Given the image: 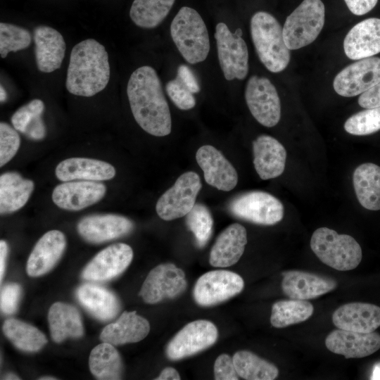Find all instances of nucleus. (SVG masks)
<instances>
[{
	"label": "nucleus",
	"instance_id": "1",
	"mask_svg": "<svg viewBox=\"0 0 380 380\" xmlns=\"http://www.w3.org/2000/svg\"><path fill=\"white\" fill-rule=\"evenodd\" d=\"M127 94L133 117L145 132L156 137L171 132L170 108L153 68L143 65L136 69L128 80Z\"/></svg>",
	"mask_w": 380,
	"mask_h": 380
},
{
	"label": "nucleus",
	"instance_id": "2",
	"mask_svg": "<svg viewBox=\"0 0 380 380\" xmlns=\"http://www.w3.org/2000/svg\"><path fill=\"white\" fill-rule=\"evenodd\" d=\"M110 75L108 54L94 39H87L72 48L65 87L74 95L91 97L103 90Z\"/></svg>",
	"mask_w": 380,
	"mask_h": 380
},
{
	"label": "nucleus",
	"instance_id": "3",
	"mask_svg": "<svg viewBox=\"0 0 380 380\" xmlns=\"http://www.w3.org/2000/svg\"><path fill=\"white\" fill-rule=\"evenodd\" d=\"M251 39L257 55L272 72L283 71L290 61V49L283 37V27L278 20L265 11L256 12L251 19Z\"/></svg>",
	"mask_w": 380,
	"mask_h": 380
},
{
	"label": "nucleus",
	"instance_id": "4",
	"mask_svg": "<svg viewBox=\"0 0 380 380\" xmlns=\"http://www.w3.org/2000/svg\"><path fill=\"white\" fill-rule=\"evenodd\" d=\"M170 35L177 50L190 64L204 61L210 52V43L206 25L194 8L182 7L170 25Z\"/></svg>",
	"mask_w": 380,
	"mask_h": 380
},
{
	"label": "nucleus",
	"instance_id": "5",
	"mask_svg": "<svg viewBox=\"0 0 380 380\" xmlns=\"http://www.w3.org/2000/svg\"><path fill=\"white\" fill-rule=\"evenodd\" d=\"M310 247L324 264L339 271L356 268L362 258L361 247L353 237L339 234L327 227L318 228L313 232Z\"/></svg>",
	"mask_w": 380,
	"mask_h": 380
},
{
	"label": "nucleus",
	"instance_id": "6",
	"mask_svg": "<svg viewBox=\"0 0 380 380\" xmlns=\"http://www.w3.org/2000/svg\"><path fill=\"white\" fill-rule=\"evenodd\" d=\"M325 20V8L321 0H303L286 18L283 37L290 50L313 42L322 31Z\"/></svg>",
	"mask_w": 380,
	"mask_h": 380
},
{
	"label": "nucleus",
	"instance_id": "7",
	"mask_svg": "<svg viewBox=\"0 0 380 380\" xmlns=\"http://www.w3.org/2000/svg\"><path fill=\"white\" fill-rule=\"evenodd\" d=\"M241 30L232 33L224 23L215 26L217 58L220 68L227 81L242 80L248 72V51L241 37Z\"/></svg>",
	"mask_w": 380,
	"mask_h": 380
},
{
	"label": "nucleus",
	"instance_id": "8",
	"mask_svg": "<svg viewBox=\"0 0 380 380\" xmlns=\"http://www.w3.org/2000/svg\"><path fill=\"white\" fill-rule=\"evenodd\" d=\"M229 210L235 217L260 225H273L284 217V208L281 201L272 194L253 191L234 198Z\"/></svg>",
	"mask_w": 380,
	"mask_h": 380
},
{
	"label": "nucleus",
	"instance_id": "9",
	"mask_svg": "<svg viewBox=\"0 0 380 380\" xmlns=\"http://www.w3.org/2000/svg\"><path fill=\"white\" fill-rule=\"evenodd\" d=\"M201 187L197 173L192 171L183 173L158 200L156 205L158 215L166 221L186 215L195 205Z\"/></svg>",
	"mask_w": 380,
	"mask_h": 380
},
{
	"label": "nucleus",
	"instance_id": "10",
	"mask_svg": "<svg viewBox=\"0 0 380 380\" xmlns=\"http://www.w3.org/2000/svg\"><path fill=\"white\" fill-rule=\"evenodd\" d=\"M245 100L254 118L262 125L272 127L281 118V103L274 85L265 77L251 76L245 87Z\"/></svg>",
	"mask_w": 380,
	"mask_h": 380
},
{
	"label": "nucleus",
	"instance_id": "11",
	"mask_svg": "<svg viewBox=\"0 0 380 380\" xmlns=\"http://www.w3.org/2000/svg\"><path fill=\"white\" fill-rule=\"evenodd\" d=\"M217 337V329L213 322L204 319L193 321L185 325L168 343L166 356L171 360L191 356L213 346Z\"/></svg>",
	"mask_w": 380,
	"mask_h": 380
},
{
	"label": "nucleus",
	"instance_id": "12",
	"mask_svg": "<svg viewBox=\"0 0 380 380\" xmlns=\"http://www.w3.org/2000/svg\"><path fill=\"white\" fill-rule=\"evenodd\" d=\"M243 286V279L238 274L229 270H213L198 278L193 295L198 305L211 306L239 294Z\"/></svg>",
	"mask_w": 380,
	"mask_h": 380
},
{
	"label": "nucleus",
	"instance_id": "13",
	"mask_svg": "<svg viewBox=\"0 0 380 380\" xmlns=\"http://www.w3.org/2000/svg\"><path fill=\"white\" fill-rule=\"evenodd\" d=\"M186 288L184 271L172 263L160 264L154 267L144 280L139 295L150 304L164 299L175 298Z\"/></svg>",
	"mask_w": 380,
	"mask_h": 380
},
{
	"label": "nucleus",
	"instance_id": "14",
	"mask_svg": "<svg viewBox=\"0 0 380 380\" xmlns=\"http://www.w3.org/2000/svg\"><path fill=\"white\" fill-rule=\"evenodd\" d=\"M380 82V58L369 57L346 66L335 77V91L345 97L362 94Z\"/></svg>",
	"mask_w": 380,
	"mask_h": 380
},
{
	"label": "nucleus",
	"instance_id": "15",
	"mask_svg": "<svg viewBox=\"0 0 380 380\" xmlns=\"http://www.w3.org/2000/svg\"><path fill=\"white\" fill-rule=\"evenodd\" d=\"M133 258L132 248L123 243L110 245L97 253L82 271L83 279L103 281L116 277L129 266Z\"/></svg>",
	"mask_w": 380,
	"mask_h": 380
},
{
	"label": "nucleus",
	"instance_id": "16",
	"mask_svg": "<svg viewBox=\"0 0 380 380\" xmlns=\"http://www.w3.org/2000/svg\"><path fill=\"white\" fill-rule=\"evenodd\" d=\"M106 192V186L94 181H69L56 186L52 193L53 202L60 208L77 211L101 201Z\"/></svg>",
	"mask_w": 380,
	"mask_h": 380
},
{
	"label": "nucleus",
	"instance_id": "17",
	"mask_svg": "<svg viewBox=\"0 0 380 380\" xmlns=\"http://www.w3.org/2000/svg\"><path fill=\"white\" fill-rule=\"evenodd\" d=\"M196 159L203 172L205 181L220 191H229L237 184L238 175L234 167L214 146L203 145L196 153Z\"/></svg>",
	"mask_w": 380,
	"mask_h": 380
},
{
	"label": "nucleus",
	"instance_id": "18",
	"mask_svg": "<svg viewBox=\"0 0 380 380\" xmlns=\"http://www.w3.org/2000/svg\"><path fill=\"white\" fill-rule=\"evenodd\" d=\"M133 222L126 217L115 214L91 215L77 224L80 235L87 241L100 243L129 234Z\"/></svg>",
	"mask_w": 380,
	"mask_h": 380
},
{
	"label": "nucleus",
	"instance_id": "19",
	"mask_svg": "<svg viewBox=\"0 0 380 380\" xmlns=\"http://www.w3.org/2000/svg\"><path fill=\"white\" fill-rule=\"evenodd\" d=\"M325 345L331 352L346 358H362L380 348V334L372 331L361 333L337 329L325 338Z\"/></svg>",
	"mask_w": 380,
	"mask_h": 380
},
{
	"label": "nucleus",
	"instance_id": "20",
	"mask_svg": "<svg viewBox=\"0 0 380 380\" xmlns=\"http://www.w3.org/2000/svg\"><path fill=\"white\" fill-rule=\"evenodd\" d=\"M282 275L281 289L291 299L315 298L337 286L334 279L311 272L292 270L284 272Z\"/></svg>",
	"mask_w": 380,
	"mask_h": 380
},
{
	"label": "nucleus",
	"instance_id": "21",
	"mask_svg": "<svg viewBox=\"0 0 380 380\" xmlns=\"http://www.w3.org/2000/svg\"><path fill=\"white\" fill-rule=\"evenodd\" d=\"M254 167L263 179L280 176L284 171L286 151L275 138L266 134L258 136L253 141Z\"/></svg>",
	"mask_w": 380,
	"mask_h": 380
},
{
	"label": "nucleus",
	"instance_id": "22",
	"mask_svg": "<svg viewBox=\"0 0 380 380\" xmlns=\"http://www.w3.org/2000/svg\"><path fill=\"white\" fill-rule=\"evenodd\" d=\"M346 55L352 60H360L380 52V19L371 18L356 24L343 41Z\"/></svg>",
	"mask_w": 380,
	"mask_h": 380
},
{
	"label": "nucleus",
	"instance_id": "23",
	"mask_svg": "<svg viewBox=\"0 0 380 380\" xmlns=\"http://www.w3.org/2000/svg\"><path fill=\"white\" fill-rule=\"evenodd\" d=\"M332 322L338 329L370 333L380 327V307L367 303H346L334 312Z\"/></svg>",
	"mask_w": 380,
	"mask_h": 380
},
{
	"label": "nucleus",
	"instance_id": "24",
	"mask_svg": "<svg viewBox=\"0 0 380 380\" xmlns=\"http://www.w3.org/2000/svg\"><path fill=\"white\" fill-rule=\"evenodd\" d=\"M34 53L38 70L49 73L61 68L65 53V42L56 30L39 25L34 30Z\"/></svg>",
	"mask_w": 380,
	"mask_h": 380
},
{
	"label": "nucleus",
	"instance_id": "25",
	"mask_svg": "<svg viewBox=\"0 0 380 380\" xmlns=\"http://www.w3.org/2000/svg\"><path fill=\"white\" fill-rule=\"evenodd\" d=\"M66 246L63 232L51 230L45 233L32 249L26 265L30 277H39L48 272L57 263Z\"/></svg>",
	"mask_w": 380,
	"mask_h": 380
},
{
	"label": "nucleus",
	"instance_id": "26",
	"mask_svg": "<svg viewBox=\"0 0 380 380\" xmlns=\"http://www.w3.org/2000/svg\"><path fill=\"white\" fill-rule=\"evenodd\" d=\"M56 177L62 182L108 180L115 175V169L110 163L88 158H70L58 164Z\"/></svg>",
	"mask_w": 380,
	"mask_h": 380
},
{
	"label": "nucleus",
	"instance_id": "27",
	"mask_svg": "<svg viewBox=\"0 0 380 380\" xmlns=\"http://www.w3.org/2000/svg\"><path fill=\"white\" fill-rule=\"evenodd\" d=\"M247 243L245 227L234 223L224 229L213 246L209 262L216 267H227L236 264L242 256Z\"/></svg>",
	"mask_w": 380,
	"mask_h": 380
},
{
	"label": "nucleus",
	"instance_id": "28",
	"mask_svg": "<svg viewBox=\"0 0 380 380\" xmlns=\"http://www.w3.org/2000/svg\"><path fill=\"white\" fill-rule=\"evenodd\" d=\"M150 324L135 311H125L113 323L104 327L100 339L112 345L136 343L144 339L149 333Z\"/></svg>",
	"mask_w": 380,
	"mask_h": 380
},
{
	"label": "nucleus",
	"instance_id": "29",
	"mask_svg": "<svg viewBox=\"0 0 380 380\" xmlns=\"http://www.w3.org/2000/svg\"><path fill=\"white\" fill-rule=\"evenodd\" d=\"M76 296L87 310L101 321L113 319L120 308L116 296L100 286L91 284H83L77 289Z\"/></svg>",
	"mask_w": 380,
	"mask_h": 380
},
{
	"label": "nucleus",
	"instance_id": "30",
	"mask_svg": "<svg viewBox=\"0 0 380 380\" xmlns=\"http://www.w3.org/2000/svg\"><path fill=\"white\" fill-rule=\"evenodd\" d=\"M48 321L53 341L61 343L68 337L80 338L83 325L78 310L72 305L56 302L49 310Z\"/></svg>",
	"mask_w": 380,
	"mask_h": 380
},
{
	"label": "nucleus",
	"instance_id": "31",
	"mask_svg": "<svg viewBox=\"0 0 380 380\" xmlns=\"http://www.w3.org/2000/svg\"><path fill=\"white\" fill-rule=\"evenodd\" d=\"M34 182L23 178L19 173L8 172L0 177V213L1 215L15 212L29 200Z\"/></svg>",
	"mask_w": 380,
	"mask_h": 380
},
{
	"label": "nucleus",
	"instance_id": "32",
	"mask_svg": "<svg viewBox=\"0 0 380 380\" xmlns=\"http://www.w3.org/2000/svg\"><path fill=\"white\" fill-rule=\"evenodd\" d=\"M355 192L362 207L380 210V166L366 163L359 165L353 175Z\"/></svg>",
	"mask_w": 380,
	"mask_h": 380
},
{
	"label": "nucleus",
	"instance_id": "33",
	"mask_svg": "<svg viewBox=\"0 0 380 380\" xmlns=\"http://www.w3.org/2000/svg\"><path fill=\"white\" fill-rule=\"evenodd\" d=\"M89 369L98 379H120L122 364L120 356L113 345L103 342L94 347L89 358Z\"/></svg>",
	"mask_w": 380,
	"mask_h": 380
},
{
	"label": "nucleus",
	"instance_id": "34",
	"mask_svg": "<svg viewBox=\"0 0 380 380\" xmlns=\"http://www.w3.org/2000/svg\"><path fill=\"white\" fill-rule=\"evenodd\" d=\"M2 329L11 343L23 351L37 352L47 343L46 336L37 328L16 319L6 320Z\"/></svg>",
	"mask_w": 380,
	"mask_h": 380
},
{
	"label": "nucleus",
	"instance_id": "35",
	"mask_svg": "<svg viewBox=\"0 0 380 380\" xmlns=\"http://www.w3.org/2000/svg\"><path fill=\"white\" fill-rule=\"evenodd\" d=\"M175 0H134L129 11L132 22L138 27L152 29L167 17Z\"/></svg>",
	"mask_w": 380,
	"mask_h": 380
},
{
	"label": "nucleus",
	"instance_id": "36",
	"mask_svg": "<svg viewBox=\"0 0 380 380\" xmlns=\"http://www.w3.org/2000/svg\"><path fill=\"white\" fill-rule=\"evenodd\" d=\"M313 312V305L305 300H282L273 304L270 322L276 328H284L307 320Z\"/></svg>",
	"mask_w": 380,
	"mask_h": 380
},
{
	"label": "nucleus",
	"instance_id": "37",
	"mask_svg": "<svg viewBox=\"0 0 380 380\" xmlns=\"http://www.w3.org/2000/svg\"><path fill=\"white\" fill-rule=\"evenodd\" d=\"M238 375L246 380H273L279 374L277 367L248 350H240L233 356Z\"/></svg>",
	"mask_w": 380,
	"mask_h": 380
},
{
	"label": "nucleus",
	"instance_id": "38",
	"mask_svg": "<svg viewBox=\"0 0 380 380\" xmlns=\"http://www.w3.org/2000/svg\"><path fill=\"white\" fill-rule=\"evenodd\" d=\"M186 216V225L193 233L197 246L204 247L213 232V220L210 210L205 205L196 203Z\"/></svg>",
	"mask_w": 380,
	"mask_h": 380
},
{
	"label": "nucleus",
	"instance_id": "39",
	"mask_svg": "<svg viewBox=\"0 0 380 380\" xmlns=\"http://www.w3.org/2000/svg\"><path fill=\"white\" fill-rule=\"evenodd\" d=\"M31 40L30 32L24 27L10 23H0L1 58H5L10 52L27 49Z\"/></svg>",
	"mask_w": 380,
	"mask_h": 380
},
{
	"label": "nucleus",
	"instance_id": "40",
	"mask_svg": "<svg viewBox=\"0 0 380 380\" xmlns=\"http://www.w3.org/2000/svg\"><path fill=\"white\" fill-rule=\"evenodd\" d=\"M345 130L353 135L363 136L380 130V107L366 108L347 119Z\"/></svg>",
	"mask_w": 380,
	"mask_h": 380
},
{
	"label": "nucleus",
	"instance_id": "41",
	"mask_svg": "<svg viewBox=\"0 0 380 380\" xmlns=\"http://www.w3.org/2000/svg\"><path fill=\"white\" fill-rule=\"evenodd\" d=\"M20 145V138L15 128L8 124L0 123V166L9 162L16 154Z\"/></svg>",
	"mask_w": 380,
	"mask_h": 380
},
{
	"label": "nucleus",
	"instance_id": "42",
	"mask_svg": "<svg viewBox=\"0 0 380 380\" xmlns=\"http://www.w3.org/2000/svg\"><path fill=\"white\" fill-rule=\"evenodd\" d=\"M44 110V103L42 100H32L13 113L11 118L13 127L24 134L27 125L36 118L42 116Z\"/></svg>",
	"mask_w": 380,
	"mask_h": 380
},
{
	"label": "nucleus",
	"instance_id": "43",
	"mask_svg": "<svg viewBox=\"0 0 380 380\" xmlns=\"http://www.w3.org/2000/svg\"><path fill=\"white\" fill-rule=\"evenodd\" d=\"M167 94L172 103L180 110H188L196 106V99L177 77L165 86Z\"/></svg>",
	"mask_w": 380,
	"mask_h": 380
},
{
	"label": "nucleus",
	"instance_id": "44",
	"mask_svg": "<svg viewBox=\"0 0 380 380\" xmlns=\"http://www.w3.org/2000/svg\"><path fill=\"white\" fill-rule=\"evenodd\" d=\"M21 295V287L15 283L4 286L0 294L1 310L6 315L13 314L18 308Z\"/></svg>",
	"mask_w": 380,
	"mask_h": 380
},
{
	"label": "nucleus",
	"instance_id": "45",
	"mask_svg": "<svg viewBox=\"0 0 380 380\" xmlns=\"http://www.w3.org/2000/svg\"><path fill=\"white\" fill-rule=\"evenodd\" d=\"M214 375L216 380H237L239 375L233 358L227 354L217 357L214 364Z\"/></svg>",
	"mask_w": 380,
	"mask_h": 380
},
{
	"label": "nucleus",
	"instance_id": "46",
	"mask_svg": "<svg viewBox=\"0 0 380 380\" xmlns=\"http://www.w3.org/2000/svg\"><path fill=\"white\" fill-rule=\"evenodd\" d=\"M177 77L182 83L194 94L200 91L198 81L192 70L186 65L182 64L177 68Z\"/></svg>",
	"mask_w": 380,
	"mask_h": 380
},
{
	"label": "nucleus",
	"instance_id": "47",
	"mask_svg": "<svg viewBox=\"0 0 380 380\" xmlns=\"http://www.w3.org/2000/svg\"><path fill=\"white\" fill-rule=\"evenodd\" d=\"M358 103L364 108L380 107V82L361 94Z\"/></svg>",
	"mask_w": 380,
	"mask_h": 380
},
{
	"label": "nucleus",
	"instance_id": "48",
	"mask_svg": "<svg viewBox=\"0 0 380 380\" xmlns=\"http://www.w3.org/2000/svg\"><path fill=\"white\" fill-rule=\"evenodd\" d=\"M348 9L356 15H362L372 10L378 0H344Z\"/></svg>",
	"mask_w": 380,
	"mask_h": 380
},
{
	"label": "nucleus",
	"instance_id": "49",
	"mask_svg": "<svg viewBox=\"0 0 380 380\" xmlns=\"http://www.w3.org/2000/svg\"><path fill=\"white\" fill-rule=\"evenodd\" d=\"M46 134V127L42 116L36 118L27 127L24 134L32 140H42Z\"/></svg>",
	"mask_w": 380,
	"mask_h": 380
},
{
	"label": "nucleus",
	"instance_id": "50",
	"mask_svg": "<svg viewBox=\"0 0 380 380\" xmlns=\"http://www.w3.org/2000/svg\"><path fill=\"white\" fill-rule=\"evenodd\" d=\"M8 255V245L4 240L0 241V280L4 277Z\"/></svg>",
	"mask_w": 380,
	"mask_h": 380
},
{
	"label": "nucleus",
	"instance_id": "51",
	"mask_svg": "<svg viewBox=\"0 0 380 380\" xmlns=\"http://www.w3.org/2000/svg\"><path fill=\"white\" fill-rule=\"evenodd\" d=\"M180 376L178 372L172 367L165 368L160 375L156 379V380H179Z\"/></svg>",
	"mask_w": 380,
	"mask_h": 380
},
{
	"label": "nucleus",
	"instance_id": "52",
	"mask_svg": "<svg viewBox=\"0 0 380 380\" xmlns=\"http://www.w3.org/2000/svg\"><path fill=\"white\" fill-rule=\"evenodd\" d=\"M7 98V94L4 89V88L1 85L0 87V101L1 102H4L6 100Z\"/></svg>",
	"mask_w": 380,
	"mask_h": 380
},
{
	"label": "nucleus",
	"instance_id": "53",
	"mask_svg": "<svg viewBox=\"0 0 380 380\" xmlns=\"http://www.w3.org/2000/svg\"><path fill=\"white\" fill-rule=\"evenodd\" d=\"M4 379H20L18 376H16L15 374H12V373H8L7 374H6L4 378Z\"/></svg>",
	"mask_w": 380,
	"mask_h": 380
},
{
	"label": "nucleus",
	"instance_id": "54",
	"mask_svg": "<svg viewBox=\"0 0 380 380\" xmlns=\"http://www.w3.org/2000/svg\"><path fill=\"white\" fill-rule=\"evenodd\" d=\"M39 380H56V378L52 376H43L39 379Z\"/></svg>",
	"mask_w": 380,
	"mask_h": 380
}]
</instances>
